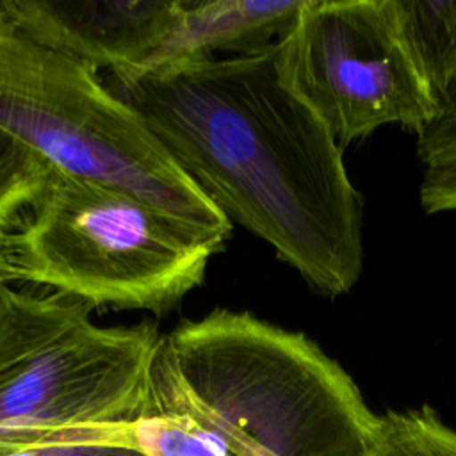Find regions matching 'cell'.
Instances as JSON below:
<instances>
[{
  "label": "cell",
  "mask_w": 456,
  "mask_h": 456,
  "mask_svg": "<svg viewBox=\"0 0 456 456\" xmlns=\"http://www.w3.org/2000/svg\"><path fill=\"white\" fill-rule=\"evenodd\" d=\"M308 0H178L175 25L137 73L180 61L262 52L294 25Z\"/></svg>",
  "instance_id": "obj_8"
},
{
  "label": "cell",
  "mask_w": 456,
  "mask_h": 456,
  "mask_svg": "<svg viewBox=\"0 0 456 456\" xmlns=\"http://www.w3.org/2000/svg\"><path fill=\"white\" fill-rule=\"evenodd\" d=\"M223 249L130 191L50 169L21 221L4 233L5 281L46 287L93 308H175Z\"/></svg>",
  "instance_id": "obj_4"
},
{
  "label": "cell",
  "mask_w": 456,
  "mask_h": 456,
  "mask_svg": "<svg viewBox=\"0 0 456 456\" xmlns=\"http://www.w3.org/2000/svg\"><path fill=\"white\" fill-rule=\"evenodd\" d=\"M178 0H0L16 36L93 69L135 71L160 48Z\"/></svg>",
  "instance_id": "obj_7"
},
{
  "label": "cell",
  "mask_w": 456,
  "mask_h": 456,
  "mask_svg": "<svg viewBox=\"0 0 456 456\" xmlns=\"http://www.w3.org/2000/svg\"><path fill=\"white\" fill-rule=\"evenodd\" d=\"M417 73L444 107L456 91V0H387Z\"/></svg>",
  "instance_id": "obj_9"
},
{
  "label": "cell",
  "mask_w": 456,
  "mask_h": 456,
  "mask_svg": "<svg viewBox=\"0 0 456 456\" xmlns=\"http://www.w3.org/2000/svg\"><path fill=\"white\" fill-rule=\"evenodd\" d=\"M93 310L59 292L2 287L0 456L130 449L162 335L150 322L98 326Z\"/></svg>",
  "instance_id": "obj_3"
},
{
  "label": "cell",
  "mask_w": 456,
  "mask_h": 456,
  "mask_svg": "<svg viewBox=\"0 0 456 456\" xmlns=\"http://www.w3.org/2000/svg\"><path fill=\"white\" fill-rule=\"evenodd\" d=\"M233 431L271 456H372L379 415L301 331L216 308L162 335L148 411Z\"/></svg>",
  "instance_id": "obj_2"
},
{
  "label": "cell",
  "mask_w": 456,
  "mask_h": 456,
  "mask_svg": "<svg viewBox=\"0 0 456 456\" xmlns=\"http://www.w3.org/2000/svg\"><path fill=\"white\" fill-rule=\"evenodd\" d=\"M107 87L230 219L267 242L319 294L363 269V201L342 146L281 80L278 45L248 55L107 73Z\"/></svg>",
  "instance_id": "obj_1"
},
{
  "label": "cell",
  "mask_w": 456,
  "mask_h": 456,
  "mask_svg": "<svg viewBox=\"0 0 456 456\" xmlns=\"http://www.w3.org/2000/svg\"><path fill=\"white\" fill-rule=\"evenodd\" d=\"M2 239H4V233H0V290L7 283L5 276H4V271H2Z\"/></svg>",
  "instance_id": "obj_14"
},
{
  "label": "cell",
  "mask_w": 456,
  "mask_h": 456,
  "mask_svg": "<svg viewBox=\"0 0 456 456\" xmlns=\"http://www.w3.org/2000/svg\"><path fill=\"white\" fill-rule=\"evenodd\" d=\"M0 126L53 169L134 192L224 246L233 223L98 71L0 21Z\"/></svg>",
  "instance_id": "obj_5"
},
{
  "label": "cell",
  "mask_w": 456,
  "mask_h": 456,
  "mask_svg": "<svg viewBox=\"0 0 456 456\" xmlns=\"http://www.w3.org/2000/svg\"><path fill=\"white\" fill-rule=\"evenodd\" d=\"M372 456H456V431L424 404L379 415Z\"/></svg>",
  "instance_id": "obj_12"
},
{
  "label": "cell",
  "mask_w": 456,
  "mask_h": 456,
  "mask_svg": "<svg viewBox=\"0 0 456 456\" xmlns=\"http://www.w3.org/2000/svg\"><path fill=\"white\" fill-rule=\"evenodd\" d=\"M52 166L0 126V233L12 230L39 196Z\"/></svg>",
  "instance_id": "obj_11"
},
{
  "label": "cell",
  "mask_w": 456,
  "mask_h": 456,
  "mask_svg": "<svg viewBox=\"0 0 456 456\" xmlns=\"http://www.w3.org/2000/svg\"><path fill=\"white\" fill-rule=\"evenodd\" d=\"M128 456H142V454H139V452H135V451H132Z\"/></svg>",
  "instance_id": "obj_15"
},
{
  "label": "cell",
  "mask_w": 456,
  "mask_h": 456,
  "mask_svg": "<svg viewBox=\"0 0 456 456\" xmlns=\"http://www.w3.org/2000/svg\"><path fill=\"white\" fill-rule=\"evenodd\" d=\"M130 449L142 456H233L210 428L178 411H150L135 420Z\"/></svg>",
  "instance_id": "obj_10"
},
{
  "label": "cell",
  "mask_w": 456,
  "mask_h": 456,
  "mask_svg": "<svg viewBox=\"0 0 456 456\" xmlns=\"http://www.w3.org/2000/svg\"><path fill=\"white\" fill-rule=\"evenodd\" d=\"M230 451L233 456H271L264 449L256 447L253 442L244 440V438H235L230 445Z\"/></svg>",
  "instance_id": "obj_13"
},
{
  "label": "cell",
  "mask_w": 456,
  "mask_h": 456,
  "mask_svg": "<svg viewBox=\"0 0 456 456\" xmlns=\"http://www.w3.org/2000/svg\"><path fill=\"white\" fill-rule=\"evenodd\" d=\"M276 45L283 84L342 148L385 125L420 135L442 112L401 43L387 0H308Z\"/></svg>",
  "instance_id": "obj_6"
}]
</instances>
